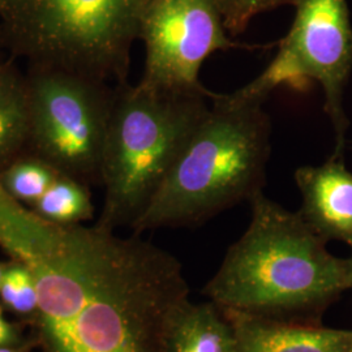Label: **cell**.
<instances>
[{"label": "cell", "mask_w": 352, "mask_h": 352, "mask_svg": "<svg viewBox=\"0 0 352 352\" xmlns=\"http://www.w3.org/2000/svg\"><path fill=\"white\" fill-rule=\"evenodd\" d=\"M0 247L30 270L41 352H168L189 289L174 254L98 226L59 225L20 202L0 215Z\"/></svg>", "instance_id": "6da1fadb"}, {"label": "cell", "mask_w": 352, "mask_h": 352, "mask_svg": "<svg viewBox=\"0 0 352 352\" xmlns=\"http://www.w3.org/2000/svg\"><path fill=\"white\" fill-rule=\"evenodd\" d=\"M250 204V225L202 294L221 309L318 324L327 307L350 289L346 258L327 251V241L299 212H289L264 192Z\"/></svg>", "instance_id": "7a4b0ae2"}, {"label": "cell", "mask_w": 352, "mask_h": 352, "mask_svg": "<svg viewBox=\"0 0 352 352\" xmlns=\"http://www.w3.org/2000/svg\"><path fill=\"white\" fill-rule=\"evenodd\" d=\"M210 110L193 132L133 234L193 227L263 192L272 153V120L263 100L213 93Z\"/></svg>", "instance_id": "3957f363"}, {"label": "cell", "mask_w": 352, "mask_h": 352, "mask_svg": "<svg viewBox=\"0 0 352 352\" xmlns=\"http://www.w3.org/2000/svg\"><path fill=\"white\" fill-rule=\"evenodd\" d=\"M213 91L180 93L139 81L115 85L102 157L104 197L98 226H133L210 110Z\"/></svg>", "instance_id": "277c9868"}, {"label": "cell", "mask_w": 352, "mask_h": 352, "mask_svg": "<svg viewBox=\"0 0 352 352\" xmlns=\"http://www.w3.org/2000/svg\"><path fill=\"white\" fill-rule=\"evenodd\" d=\"M151 0H1L8 49L29 68L126 82Z\"/></svg>", "instance_id": "5b68a950"}, {"label": "cell", "mask_w": 352, "mask_h": 352, "mask_svg": "<svg viewBox=\"0 0 352 352\" xmlns=\"http://www.w3.org/2000/svg\"><path fill=\"white\" fill-rule=\"evenodd\" d=\"M28 154L58 174L101 184L115 87L59 69L29 68Z\"/></svg>", "instance_id": "8992f818"}, {"label": "cell", "mask_w": 352, "mask_h": 352, "mask_svg": "<svg viewBox=\"0 0 352 352\" xmlns=\"http://www.w3.org/2000/svg\"><path fill=\"white\" fill-rule=\"evenodd\" d=\"M287 36L279 42L274 60L240 94L266 101L280 85L304 89L317 81L325 94V111L336 129V151L346 148L347 118L343 90L352 71V26L346 0H299Z\"/></svg>", "instance_id": "52a82bcc"}, {"label": "cell", "mask_w": 352, "mask_h": 352, "mask_svg": "<svg viewBox=\"0 0 352 352\" xmlns=\"http://www.w3.org/2000/svg\"><path fill=\"white\" fill-rule=\"evenodd\" d=\"M140 38L145 45L140 81L180 93H212L200 81L202 64L215 51L240 46L227 37L215 0H151Z\"/></svg>", "instance_id": "ba28073f"}, {"label": "cell", "mask_w": 352, "mask_h": 352, "mask_svg": "<svg viewBox=\"0 0 352 352\" xmlns=\"http://www.w3.org/2000/svg\"><path fill=\"white\" fill-rule=\"evenodd\" d=\"M302 195L299 213L325 241L352 245V174L342 160L321 166H302L295 174Z\"/></svg>", "instance_id": "9c48e42d"}, {"label": "cell", "mask_w": 352, "mask_h": 352, "mask_svg": "<svg viewBox=\"0 0 352 352\" xmlns=\"http://www.w3.org/2000/svg\"><path fill=\"white\" fill-rule=\"evenodd\" d=\"M222 312L234 327L238 352H350L351 349L352 330Z\"/></svg>", "instance_id": "30bf717a"}, {"label": "cell", "mask_w": 352, "mask_h": 352, "mask_svg": "<svg viewBox=\"0 0 352 352\" xmlns=\"http://www.w3.org/2000/svg\"><path fill=\"white\" fill-rule=\"evenodd\" d=\"M168 352H238L234 327L215 302H189L177 317Z\"/></svg>", "instance_id": "8fae6325"}, {"label": "cell", "mask_w": 352, "mask_h": 352, "mask_svg": "<svg viewBox=\"0 0 352 352\" xmlns=\"http://www.w3.org/2000/svg\"><path fill=\"white\" fill-rule=\"evenodd\" d=\"M29 106L25 76L0 63V173L28 155Z\"/></svg>", "instance_id": "7c38bea8"}, {"label": "cell", "mask_w": 352, "mask_h": 352, "mask_svg": "<svg viewBox=\"0 0 352 352\" xmlns=\"http://www.w3.org/2000/svg\"><path fill=\"white\" fill-rule=\"evenodd\" d=\"M33 208L39 217L59 225H80L94 213L88 186L64 175L55 179Z\"/></svg>", "instance_id": "4fadbf2b"}, {"label": "cell", "mask_w": 352, "mask_h": 352, "mask_svg": "<svg viewBox=\"0 0 352 352\" xmlns=\"http://www.w3.org/2000/svg\"><path fill=\"white\" fill-rule=\"evenodd\" d=\"M60 174L33 155H24L0 173V184L17 201L36 204Z\"/></svg>", "instance_id": "5bb4252c"}, {"label": "cell", "mask_w": 352, "mask_h": 352, "mask_svg": "<svg viewBox=\"0 0 352 352\" xmlns=\"http://www.w3.org/2000/svg\"><path fill=\"white\" fill-rule=\"evenodd\" d=\"M0 299L14 314L32 316L38 307V291L30 270L20 261L6 264L0 282Z\"/></svg>", "instance_id": "9a60e30c"}, {"label": "cell", "mask_w": 352, "mask_h": 352, "mask_svg": "<svg viewBox=\"0 0 352 352\" xmlns=\"http://www.w3.org/2000/svg\"><path fill=\"white\" fill-rule=\"evenodd\" d=\"M299 0H215L227 32L241 33L254 16L280 6H296Z\"/></svg>", "instance_id": "2e32d148"}, {"label": "cell", "mask_w": 352, "mask_h": 352, "mask_svg": "<svg viewBox=\"0 0 352 352\" xmlns=\"http://www.w3.org/2000/svg\"><path fill=\"white\" fill-rule=\"evenodd\" d=\"M21 330L14 324H11L6 320L3 315V308L0 305V347L1 346H16L23 343Z\"/></svg>", "instance_id": "e0dca14e"}, {"label": "cell", "mask_w": 352, "mask_h": 352, "mask_svg": "<svg viewBox=\"0 0 352 352\" xmlns=\"http://www.w3.org/2000/svg\"><path fill=\"white\" fill-rule=\"evenodd\" d=\"M34 349H37L36 342L33 338H30L16 346H1L0 352H32Z\"/></svg>", "instance_id": "ac0fdd59"}, {"label": "cell", "mask_w": 352, "mask_h": 352, "mask_svg": "<svg viewBox=\"0 0 352 352\" xmlns=\"http://www.w3.org/2000/svg\"><path fill=\"white\" fill-rule=\"evenodd\" d=\"M347 261V274H349V283H350V289H352V245L351 256L349 258H346Z\"/></svg>", "instance_id": "d6986e66"}, {"label": "cell", "mask_w": 352, "mask_h": 352, "mask_svg": "<svg viewBox=\"0 0 352 352\" xmlns=\"http://www.w3.org/2000/svg\"><path fill=\"white\" fill-rule=\"evenodd\" d=\"M4 269H6V264H0V282H1V277H3Z\"/></svg>", "instance_id": "ffe728a7"}, {"label": "cell", "mask_w": 352, "mask_h": 352, "mask_svg": "<svg viewBox=\"0 0 352 352\" xmlns=\"http://www.w3.org/2000/svg\"><path fill=\"white\" fill-rule=\"evenodd\" d=\"M350 352H352V344H351V349H350Z\"/></svg>", "instance_id": "44dd1931"}, {"label": "cell", "mask_w": 352, "mask_h": 352, "mask_svg": "<svg viewBox=\"0 0 352 352\" xmlns=\"http://www.w3.org/2000/svg\"><path fill=\"white\" fill-rule=\"evenodd\" d=\"M0 3H1V0H0Z\"/></svg>", "instance_id": "7402d4cb"}]
</instances>
